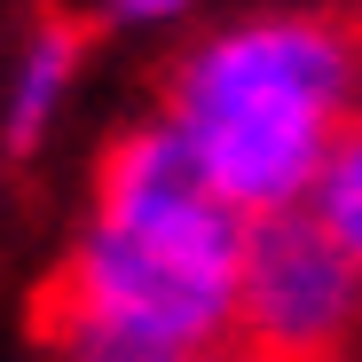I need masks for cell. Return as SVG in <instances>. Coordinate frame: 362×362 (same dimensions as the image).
Masks as SVG:
<instances>
[{"mask_svg": "<svg viewBox=\"0 0 362 362\" xmlns=\"http://www.w3.org/2000/svg\"><path fill=\"white\" fill-rule=\"evenodd\" d=\"M252 221L228 213L165 118L103 142L87 221L40 284V339L71 362H181L236 346Z\"/></svg>", "mask_w": 362, "mask_h": 362, "instance_id": "6da1fadb", "label": "cell"}, {"mask_svg": "<svg viewBox=\"0 0 362 362\" xmlns=\"http://www.w3.org/2000/svg\"><path fill=\"white\" fill-rule=\"evenodd\" d=\"M362 103L354 8H252L189 40L158 79V118L181 134L205 189L245 213H299Z\"/></svg>", "mask_w": 362, "mask_h": 362, "instance_id": "7a4b0ae2", "label": "cell"}, {"mask_svg": "<svg viewBox=\"0 0 362 362\" xmlns=\"http://www.w3.org/2000/svg\"><path fill=\"white\" fill-rule=\"evenodd\" d=\"M228 354H245V362H362V268L315 228L308 205L252 221Z\"/></svg>", "mask_w": 362, "mask_h": 362, "instance_id": "3957f363", "label": "cell"}, {"mask_svg": "<svg viewBox=\"0 0 362 362\" xmlns=\"http://www.w3.org/2000/svg\"><path fill=\"white\" fill-rule=\"evenodd\" d=\"M79 64H87V32L71 16H40L24 32L16 64H8V95H0V142H8V158H32L47 142L64 95L79 87Z\"/></svg>", "mask_w": 362, "mask_h": 362, "instance_id": "277c9868", "label": "cell"}, {"mask_svg": "<svg viewBox=\"0 0 362 362\" xmlns=\"http://www.w3.org/2000/svg\"><path fill=\"white\" fill-rule=\"evenodd\" d=\"M308 213H315V228L331 236V245L362 268V118L339 134V150H331V165H323V181H315Z\"/></svg>", "mask_w": 362, "mask_h": 362, "instance_id": "5b68a950", "label": "cell"}, {"mask_svg": "<svg viewBox=\"0 0 362 362\" xmlns=\"http://www.w3.org/2000/svg\"><path fill=\"white\" fill-rule=\"evenodd\" d=\"M197 0H103V24L118 32H158V24H181Z\"/></svg>", "mask_w": 362, "mask_h": 362, "instance_id": "8992f818", "label": "cell"}, {"mask_svg": "<svg viewBox=\"0 0 362 362\" xmlns=\"http://www.w3.org/2000/svg\"><path fill=\"white\" fill-rule=\"evenodd\" d=\"M181 362H245V354H181Z\"/></svg>", "mask_w": 362, "mask_h": 362, "instance_id": "52a82bcc", "label": "cell"}, {"mask_svg": "<svg viewBox=\"0 0 362 362\" xmlns=\"http://www.w3.org/2000/svg\"><path fill=\"white\" fill-rule=\"evenodd\" d=\"M354 118H362V103H354Z\"/></svg>", "mask_w": 362, "mask_h": 362, "instance_id": "ba28073f", "label": "cell"}]
</instances>
